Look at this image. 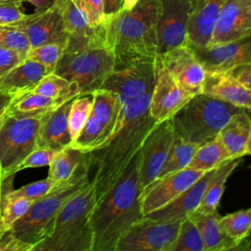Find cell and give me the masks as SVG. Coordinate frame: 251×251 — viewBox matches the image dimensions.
Segmentation results:
<instances>
[{
	"mask_svg": "<svg viewBox=\"0 0 251 251\" xmlns=\"http://www.w3.org/2000/svg\"><path fill=\"white\" fill-rule=\"evenodd\" d=\"M159 13V0H139L132 9L106 17L105 39L115 58L114 69L156 59Z\"/></svg>",
	"mask_w": 251,
	"mask_h": 251,
	"instance_id": "obj_3",
	"label": "cell"
},
{
	"mask_svg": "<svg viewBox=\"0 0 251 251\" xmlns=\"http://www.w3.org/2000/svg\"><path fill=\"white\" fill-rule=\"evenodd\" d=\"M139 151L90 214L91 251H115L122 234L143 217L139 201Z\"/></svg>",
	"mask_w": 251,
	"mask_h": 251,
	"instance_id": "obj_2",
	"label": "cell"
},
{
	"mask_svg": "<svg viewBox=\"0 0 251 251\" xmlns=\"http://www.w3.org/2000/svg\"><path fill=\"white\" fill-rule=\"evenodd\" d=\"M229 73L241 85L251 89V63L238 65L230 70Z\"/></svg>",
	"mask_w": 251,
	"mask_h": 251,
	"instance_id": "obj_45",
	"label": "cell"
},
{
	"mask_svg": "<svg viewBox=\"0 0 251 251\" xmlns=\"http://www.w3.org/2000/svg\"><path fill=\"white\" fill-rule=\"evenodd\" d=\"M138 1L139 0H123L121 10L122 11H128V10L132 9L137 4Z\"/></svg>",
	"mask_w": 251,
	"mask_h": 251,
	"instance_id": "obj_49",
	"label": "cell"
},
{
	"mask_svg": "<svg viewBox=\"0 0 251 251\" xmlns=\"http://www.w3.org/2000/svg\"><path fill=\"white\" fill-rule=\"evenodd\" d=\"M151 93L124 104L115 133L105 144L87 152L95 202L116 183L157 124L149 112Z\"/></svg>",
	"mask_w": 251,
	"mask_h": 251,
	"instance_id": "obj_1",
	"label": "cell"
},
{
	"mask_svg": "<svg viewBox=\"0 0 251 251\" xmlns=\"http://www.w3.org/2000/svg\"><path fill=\"white\" fill-rule=\"evenodd\" d=\"M0 45L16 51L24 57H26L31 48L26 34L15 25H0Z\"/></svg>",
	"mask_w": 251,
	"mask_h": 251,
	"instance_id": "obj_38",
	"label": "cell"
},
{
	"mask_svg": "<svg viewBox=\"0 0 251 251\" xmlns=\"http://www.w3.org/2000/svg\"><path fill=\"white\" fill-rule=\"evenodd\" d=\"M158 56L182 88L193 95L201 92L206 71L189 46L181 45Z\"/></svg>",
	"mask_w": 251,
	"mask_h": 251,
	"instance_id": "obj_19",
	"label": "cell"
},
{
	"mask_svg": "<svg viewBox=\"0 0 251 251\" xmlns=\"http://www.w3.org/2000/svg\"><path fill=\"white\" fill-rule=\"evenodd\" d=\"M2 179H3V174H2V170H1V167H0V183H1Z\"/></svg>",
	"mask_w": 251,
	"mask_h": 251,
	"instance_id": "obj_53",
	"label": "cell"
},
{
	"mask_svg": "<svg viewBox=\"0 0 251 251\" xmlns=\"http://www.w3.org/2000/svg\"><path fill=\"white\" fill-rule=\"evenodd\" d=\"M205 173L186 167L183 170L156 178L140 192L139 201L142 215L146 216L173 201Z\"/></svg>",
	"mask_w": 251,
	"mask_h": 251,
	"instance_id": "obj_14",
	"label": "cell"
},
{
	"mask_svg": "<svg viewBox=\"0 0 251 251\" xmlns=\"http://www.w3.org/2000/svg\"><path fill=\"white\" fill-rule=\"evenodd\" d=\"M23 1L29 2L35 7V12H39L48 8L52 4L53 0H23Z\"/></svg>",
	"mask_w": 251,
	"mask_h": 251,
	"instance_id": "obj_48",
	"label": "cell"
},
{
	"mask_svg": "<svg viewBox=\"0 0 251 251\" xmlns=\"http://www.w3.org/2000/svg\"><path fill=\"white\" fill-rule=\"evenodd\" d=\"M2 182V181H1ZM1 201H2V185L0 183V237L2 236V234L8 230L7 226H5L4 222H3V219H2V213H1Z\"/></svg>",
	"mask_w": 251,
	"mask_h": 251,
	"instance_id": "obj_50",
	"label": "cell"
},
{
	"mask_svg": "<svg viewBox=\"0 0 251 251\" xmlns=\"http://www.w3.org/2000/svg\"><path fill=\"white\" fill-rule=\"evenodd\" d=\"M88 159L87 153L71 145L59 151L49 165L48 176L58 182L68 180L77 167Z\"/></svg>",
	"mask_w": 251,
	"mask_h": 251,
	"instance_id": "obj_30",
	"label": "cell"
},
{
	"mask_svg": "<svg viewBox=\"0 0 251 251\" xmlns=\"http://www.w3.org/2000/svg\"><path fill=\"white\" fill-rule=\"evenodd\" d=\"M215 169L207 171L197 181L181 192L173 201L143 217L168 222L181 221L190 216L198 208L207 183L214 174Z\"/></svg>",
	"mask_w": 251,
	"mask_h": 251,
	"instance_id": "obj_21",
	"label": "cell"
},
{
	"mask_svg": "<svg viewBox=\"0 0 251 251\" xmlns=\"http://www.w3.org/2000/svg\"><path fill=\"white\" fill-rule=\"evenodd\" d=\"M89 181L87 159L77 167L68 180L35 200L25 214L12 225L9 230L19 239L34 247L50 234L55 219L63 205Z\"/></svg>",
	"mask_w": 251,
	"mask_h": 251,
	"instance_id": "obj_6",
	"label": "cell"
},
{
	"mask_svg": "<svg viewBox=\"0 0 251 251\" xmlns=\"http://www.w3.org/2000/svg\"><path fill=\"white\" fill-rule=\"evenodd\" d=\"M47 74L49 73L44 66L34 60L25 58L0 76V90L17 98L30 92Z\"/></svg>",
	"mask_w": 251,
	"mask_h": 251,
	"instance_id": "obj_24",
	"label": "cell"
},
{
	"mask_svg": "<svg viewBox=\"0 0 251 251\" xmlns=\"http://www.w3.org/2000/svg\"><path fill=\"white\" fill-rule=\"evenodd\" d=\"M201 93L249 110L251 89L241 85L228 72H206Z\"/></svg>",
	"mask_w": 251,
	"mask_h": 251,
	"instance_id": "obj_23",
	"label": "cell"
},
{
	"mask_svg": "<svg viewBox=\"0 0 251 251\" xmlns=\"http://www.w3.org/2000/svg\"><path fill=\"white\" fill-rule=\"evenodd\" d=\"M25 58L22 54L0 45V76L21 63Z\"/></svg>",
	"mask_w": 251,
	"mask_h": 251,
	"instance_id": "obj_44",
	"label": "cell"
},
{
	"mask_svg": "<svg viewBox=\"0 0 251 251\" xmlns=\"http://www.w3.org/2000/svg\"><path fill=\"white\" fill-rule=\"evenodd\" d=\"M62 7L63 0H53L45 10L25 15L13 25L26 34L31 48L46 43L66 46L69 33L65 28Z\"/></svg>",
	"mask_w": 251,
	"mask_h": 251,
	"instance_id": "obj_13",
	"label": "cell"
},
{
	"mask_svg": "<svg viewBox=\"0 0 251 251\" xmlns=\"http://www.w3.org/2000/svg\"><path fill=\"white\" fill-rule=\"evenodd\" d=\"M65 46L57 43H46L36 47H32L26 54L25 58L34 60L44 66L48 73H53L62 54Z\"/></svg>",
	"mask_w": 251,
	"mask_h": 251,
	"instance_id": "obj_37",
	"label": "cell"
},
{
	"mask_svg": "<svg viewBox=\"0 0 251 251\" xmlns=\"http://www.w3.org/2000/svg\"><path fill=\"white\" fill-rule=\"evenodd\" d=\"M196 224L205 247V251H227V250H243L246 237L242 241H236L229 237L223 229L220 224L221 215L218 211L212 213H196L193 212L189 216Z\"/></svg>",
	"mask_w": 251,
	"mask_h": 251,
	"instance_id": "obj_26",
	"label": "cell"
},
{
	"mask_svg": "<svg viewBox=\"0 0 251 251\" xmlns=\"http://www.w3.org/2000/svg\"><path fill=\"white\" fill-rule=\"evenodd\" d=\"M251 35V0H226L208 45Z\"/></svg>",
	"mask_w": 251,
	"mask_h": 251,
	"instance_id": "obj_18",
	"label": "cell"
},
{
	"mask_svg": "<svg viewBox=\"0 0 251 251\" xmlns=\"http://www.w3.org/2000/svg\"><path fill=\"white\" fill-rule=\"evenodd\" d=\"M92 106L86 122L71 146L82 152H90L105 144L115 133L122 113L120 97L105 88L92 93Z\"/></svg>",
	"mask_w": 251,
	"mask_h": 251,
	"instance_id": "obj_8",
	"label": "cell"
},
{
	"mask_svg": "<svg viewBox=\"0 0 251 251\" xmlns=\"http://www.w3.org/2000/svg\"><path fill=\"white\" fill-rule=\"evenodd\" d=\"M62 12L65 28L69 36H105L104 26L101 29H94L91 26L83 0H63Z\"/></svg>",
	"mask_w": 251,
	"mask_h": 251,
	"instance_id": "obj_28",
	"label": "cell"
},
{
	"mask_svg": "<svg viewBox=\"0 0 251 251\" xmlns=\"http://www.w3.org/2000/svg\"><path fill=\"white\" fill-rule=\"evenodd\" d=\"M190 48L206 72H228L238 65L251 63V35L229 42Z\"/></svg>",
	"mask_w": 251,
	"mask_h": 251,
	"instance_id": "obj_17",
	"label": "cell"
},
{
	"mask_svg": "<svg viewBox=\"0 0 251 251\" xmlns=\"http://www.w3.org/2000/svg\"><path fill=\"white\" fill-rule=\"evenodd\" d=\"M62 103L64 102L48 96L27 92L15 98L10 104L7 112L16 116H42L56 109Z\"/></svg>",
	"mask_w": 251,
	"mask_h": 251,
	"instance_id": "obj_29",
	"label": "cell"
},
{
	"mask_svg": "<svg viewBox=\"0 0 251 251\" xmlns=\"http://www.w3.org/2000/svg\"><path fill=\"white\" fill-rule=\"evenodd\" d=\"M181 221H158L142 217L119 238L115 251H169Z\"/></svg>",
	"mask_w": 251,
	"mask_h": 251,
	"instance_id": "obj_10",
	"label": "cell"
},
{
	"mask_svg": "<svg viewBox=\"0 0 251 251\" xmlns=\"http://www.w3.org/2000/svg\"><path fill=\"white\" fill-rule=\"evenodd\" d=\"M227 159H229L228 153L219 136H217L214 140L207 142L196 149L187 167L207 172L217 168L221 163Z\"/></svg>",
	"mask_w": 251,
	"mask_h": 251,
	"instance_id": "obj_32",
	"label": "cell"
},
{
	"mask_svg": "<svg viewBox=\"0 0 251 251\" xmlns=\"http://www.w3.org/2000/svg\"><path fill=\"white\" fill-rule=\"evenodd\" d=\"M156 72V59L135 61L114 69L101 88L115 92L124 105L147 92H152Z\"/></svg>",
	"mask_w": 251,
	"mask_h": 251,
	"instance_id": "obj_11",
	"label": "cell"
},
{
	"mask_svg": "<svg viewBox=\"0 0 251 251\" xmlns=\"http://www.w3.org/2000/svg\"><path fill=\"white\" fill-rule=\"evenodd\" d=\"M122 2L123 0H103L106 17L114 15L118 11H120L122 7Z\"/></svg>",
	"mask_w": 251,
	"mask_h": 251,
	"instance_id": "obj_46",
	"label": "cell"
},
{
	"mask_svg": "<svg viewBox=\"0 0 251 251\" xmlns=\"http://www.w3.org/2000/svg\"><path fill=\"white\" fill-rule=\"evenodd\" d=\"M157 23L158 55L186 44V28L191 12V0H159Z\"/></svg>",
	"mask_w": 251,
	"mask_h": 251,
	"instance_id": "obj_15",
	"label": "cell"
},
{
	"mask_svg": "<svg viewBox=\"0 0 251 251\" xmlns=\"http://www.w3.org/2000/svg\"><path fill=\"white\" fill-rule=\"evenodd\" d=\"M92 106V95H79L73 99L68 115V126L72 142L80 132ZM72 144V143H71Z\"/></svg>",
	"mask_w": 251,
	"mask_h": 251,
	"instance_id": "obj_36",
	"label": "cell"
},
{
	"mask_svg": "<svg viewBox=\"0 0 251 251\" xmlns=\"http://www.w3.org/2000/svg\"><path fill=\"white\" fill-rule=\"evenodd\" d=\"M5 114H6V113H5ZM5 114H4V115H2V116L0 117V126H1L2 123H3V121H4V118H5Z\"/></svg>",
	"mask_w": 251,
	"mask_h": 251,
	"instance_id": "obj_51",
	"label": "cell"
},
{
	"mask_svg": "<svg viewBox=\"0 0 251 251\" xmlns=\"http://www.w3.org/2000/svg\"><path fill=\"white\" fill-rule=\"evenodd\" d=\"M10 1H22V2H24L23 0H0V3H3V2H10Z\"/></svg>",
	"mask_w": 251,
	"mask_h": 251,
	"instance_id": "obj_52",
	"label": "cell"
},
{
	"mask_svg": "<svg viewBox=\"0 0 251 251\" xmlns=\"http://www.w3.org/2000/svg\"><path fill=\"white\" fill-rule=\"evenodd\" d=\"M115 67V58L104 36H69L53 73L76 83L79 95L101 88Z\"/></svg>",
	"mask_w": 251,
	"mask_h": 251,
	"instance_id": "obj_4",
	"label": "cell"
},
{
	"mask_svg": "<svg viewBox=\"0 0 251 251\" xmlns=\"http://www.w3.org/2000/svg\"><path fill=\"white\" fill-rule=\"evenodd\" d=\"M197 148L198 147L194 144L189 143L175 134L172 146L157 178L185 169Z\"/></svg>",
	"mask_w": 251,
	"mask_h": 251,
	"instance_id": "obj_33",
	"label": "cell"
},
{
	"mask_svg": "<svg viewBox=\"0 0 251 251\" xmlns=\"http://www.w3.org/2000/svg\"><path fill=\"white\" fill-rule=\"evenodd\" d=\"M33 246L16 237L9 229L0 237V251H32Z\"/></svg>",
	"mask_w": 251,
	"mask_h": 251,
	"instance_id": "obj_43",
	"label": "cell"
},
{
	"mask_svg": "<svg viewBox=\"0 0 251 251\" xmlns=\"http://www.w3.org/2000/svg\"><path fill=\"white\" fill-rule=\"evenodd\" d=\"M244 110L204 93L193 95L170 119L175 134L199 147L214 140L235 114Z\"/></svg>",
	"mask_w": 251,
	"mask_h": 251,
	"instance_id": "obj_7",
	"label": "cell"
},
{
	"mask_svg": "<svg viewBox=\"0 0 251 251\" xmlns=\"http://www.w3.org/2000/svg\"><path fill=\"white\" fill-rule=\"evenodd\" d=\"M22 1L0 3V25H13L25 18Z\"/></svg>",
	"mask_w": 251,
	"mask_h": 251,
	"instance_id": "obj_41",
	"label": "cell"
},
{
	"mask_svg": "<svg viewBox=\"0 0 251 251\" xmlns=\"http://www.w3.org/2000/svg\"><path fill=\"white\" fill-rule=\"evenodd\" d=\"M94 204V189L89 181L63 205L50 234L32 251H91L89 219Z\"/></svg>",
	"mask_w": 251,
	"mask_h": 251,
	"instance_id": "obj_5",
	"label": "cell"
},
{
	"mask_svg": "<svg viewBox=\"0 0 251 251\" xmlns=\"http://www.w3.org/2000/svg\"><path fill=\"white\" fill-rule=\"evenodd\" d=\"M229 158H242L251 153V120L248 110L233 115L218 134Z\"/></svg>",
	"mask_w": 251,
	"mask_h": 251,
	"instance_id": "obj_25",
	"label": "cell"
},
{
	"mask_svg": "<svg viewBox=\"0 0 251 251\" xmlns=\"http://www.w3.org/2000/svg\"><path fill=\"white\" fill-rule=\"evenodd\" d=\"M156 80L151 93L149 112L157 122L171 119L193 94L182 88L163 65L159 56L156 57Z\"/></svg>",
	"mask_w": 251,
	"mask_h": 251,
	"instance_id": "obj_16",
	"label": "cell"
},
{
	"mask_svg": "<svg viewBox=\"0 0 251 251\" xmlns=\"http://www.w3.org/2000/svg\"><path fill=\"white\" fill-rule=\"evenodd\" d=\"M43 117L16 116L6 112L0 126V167L3 178L16 175L21 162L36 148Z\"/></svg>",
	"mask_w": 251,
	"mask_h": 251,
	"instance_id": "obj_9",
	"label": "cell"
},
{
	"mask_svg": "<svg viewBox=\"0 0 251 251\" xmlns=\"http://www.w3.org/2000/svg\"><path fill=\"white\" fill-rule=\"evenodd\" d=\"M89 22L94 29H101L106 21L103 0H83Z\"/></svg>",
	"mask_w": 251,
	"mask_h": 251,
	"instance_id": "obj_42",
	"label": "cell"
},
{
	"mask_svg": "<svg viewBox=\"0 0 251 251\" xmlns=\"http://www.w3.org/2000/svg\"><path fill=\"white\" fill-rule=\"evenodd\" d=\"M169 251H205L200 231L189 216L181 220L177 236Z\"/></svg>",
	"mask_w": 251,
	"mask_h": 251,
	"instance_id": "obj_34",
	"label": "cell"
},
{
	"mask_svg": "<svg viewBox=\"0 0 251 251\" xmlns=\"http://www.w3.org/2000/svg\"><path fill=\"white\" fill-rule=\"evenodd\" d=\"M59 151H55L49 148L36 147L29 152L26 157L19 165L17 172H20L28 168H39L49 166Z\"/></svg>",
	"mask_w": 251,
	"mask_h": 251,
	"instance_id": "obj_40",
	"label": "cell"
},
{
	"mask_svg": "<svg viewBox=\"0 0 251 251\" xmlns=\"http://www.w3.org/2000/svg\"><path fill=\"white\" fill-rule=\"evenodd\" d=\"M226 0H191L192 8L186 28V44L189 47H205L209 44L220 10Z\"/></svg>",
	"mask_w": 251,
	"mask_h": 251,
	"instance_id": "obj_20",
	"label": "cell"
},
{
	"mask_svg": "<svg viewBox=\"0 0 251 251\" xmlns=\"http://www.w3.org/2000/svg\"><path fill=\"white\" fill-rule=\"evenodd\" d=\"M73 99L62 103L56 109L44 115L37 134L36 147L61 151L71 145L72 138L69 131L68 115Z\"/></svg>",
	"mask_w": 251,
	"mask_h": 251,
	"instance_id": "obj_22",
	"label": "cell"
},
{
	"mask_svg": "<svg viewBox=\"0 0 251 251\" xmlns=\"http://www.w3.org/2000/svg\"><path fill=\"white\" fill-rule=\"evenodd\" d=\"M220 224L225 232L236 241L249 236L251 228V210L242 209L220 217Z\"/></svg>",
	"mask_w": 251,
	"mask_h": 251,
	"instance_id": "obj_35",
	"label": "cell"
},
{
	"mask_svg": "<svg viewBox=\"0 0 251 251\" xmlns=\"http://www.w3.org/2000/svg\"><path fill=\"white\" fill-rule=\"evenodd\" d=\"M30 92L48 96L62 102L79 96V88L76 83L71 82L55 73L47 74Z\"/></svg>",
	"mask_w": 251,
	"mask_h": 251,
	"instance_id": "obj_31",
	"label": "cell"
},
{
	"mask_svg": "<svg viewBox=\"0 0 251 251\" xmlns=\"http://www.w3.org/2000/svg\"><path fill=\"white\" fill-rule=\"evenodd\" d=\"M14 98L15 97L13 95L0 90V117L7 112L8 108H9L10 104L12 103V101L14 100Z\"/></svg>",
	"mask_w": 251,
	"mask_h": 251,
	"instance_id": "obj_47",
	"label": "cell"
},
{
	"mask_svg": "<svg viewBox=\"0 0 251 251\" xmlns=\"http://www.w3.org/2000/svg\"><path fill=\"white\" fill-rule=\"evenodd\" d=\"M242 161V158H229L221 163L214 171L209 179L205 191L203 193L201 202L198 208L194 211L196 213H212L217 211L221 198L225 191L226 182L234 169Z\"/></svg>",
	"mask_w": 251,
	"mask_h": 251,
	"instance_id": "obj_27",
	"label": "cell"
},
{
	"mask_svg": "<svg viewBox=\"0 0 251 251\" xmlns=\"http://www.w3.org/2000/svg\"><path fill=\"white\" fill-rule=\"evenodd\" d=\"M174 138L170 119L157 123L145 137L139 149L138 180L141 191L157 178Z\"/></svg>",
	"mask_w": 251,
	"mask_h": 251,
	"instance_id": "obj_12",
	"label": "cell"
},
{
	"mask_svg": "<svg viewBox=\"0 0 251 251\" xmlns=\"http://www.w3.org/2000/svg\"><path fill=\"white\" fill-rule=\"evenodd\" d=\"M35 200L27 199V198H6L2 193V201H1V213L2 219L9 229L12 225L19 220L22 216L25 214V212L29 209L31 204Z\"/></svg>",
	"mask_w": 251,
	"mask_h": 251,
	"instance_id": "obj_39",
	"label": "cell"
}]
</instances>
